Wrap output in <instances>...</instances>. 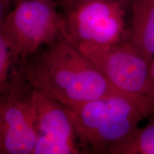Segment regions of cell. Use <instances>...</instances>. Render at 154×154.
<instances>
[{
    "label": "cell",
    "mask_w": 154,
    "mask_h": 154,
    "mask_svg": "<svg viewBox=\"0 0 154 154\" xmlns=\"http://www.w3.org/2000/svg\"><path fill=\"white\" fill-rule=\"evenodd\" d=\"M0 149H1V128H0Z\"/></svg>",
    "instance_id": "obj_15"
},
{
    "label": "cell",
    "mask_w": 154,
    "mask_h": 154,
    "mask_svg": "<svg viewBox=\"0 0 154 154\" xmlns=\"http://www.w3.org/2000/svg\"><path fill=\"white\" fill-rule=\"evenodd\" d=\"M129 39L144 57L154 58V0H129Z\"/></svg>",
    "instance_id": "obj_8"
},
{
    "label": "cell",
    "mask_w": 154,
    "mask_h": 154,
    "mask_svg": "<svg viewBox=\"0 0 154 154\" xmlns=\"http://www.w3.org/2000/svg\"><path fill=\"white\" fill-rule=\"evenodd\" d=\"M76 47L98 67L117 90L149 99L151 91L150 61L130 39L107 47Z\"/></svg>",
    "instance_id": "obj_5"
},
{
    "label": "cell",
    "mask_w": 154,
    "mask_h": 154,
    "mask_svg": "<svg viewBox=\"0 0 154 154\" xmlns=\"http://www.w3.org/2000/svg\"><path fill=\"white\" fill-rule=\"evenodd\" d=\"M129 0H93L63 11L65 38L74 46L102 47L129 39Z\"/></svg>",
    "instance_id": "obj_4"
},
{
    "label": "cell",
    "mask_w": 154,
    "mask_h": 154,
    "mask_svg": "<svg viewBox=\"0 0 154 154\" xmlns=\"http://www.w3.org/2000/svg\"><path fill=\"white\" fill-rule=\"evenodd\" d=\"M33 96L36 141L32 154L82 153L68 109L57 100L34 88Z\"/></svg>",
    "instance_id": "obj_7"
},
{
    "label": "cell",
    "mask_w": 154,
    "mask_h": 154,
    "mask_svg": "<svg viewBox=\"0 0 154 154\" xmlns=\"http://www.w3.org/2000/svg\"><path fill=\"white\" fill-rule=\"evenodd\" d=\"M21 81L0 98V153L32 154L36 141L33 88L27 91Z\"/></svg>",
    "instance_id": "obj_6"
},
{
    "label": "cell",
    "mask_w": 154,
    "mask_h": 154,
    "mask_svg": "<svg viewBox=\"0 0 154 154\" xmlns=\"http://www.w3.org/2000/svg\"><path fill=\"white\" fill-rule=\"evenodd\" d=\"M0 29L22 63L65 37L64 15L58 11L55 0H21L9 11Z\"/></svg>",
    "instance_id": "obj_3"
},
{
    "label": "cell",
    "mask_w": 154,
    "mask_h": 154,
    "mask_svg": "<svg viewBox=\"0 0 154 154\" xmlns=\"http://www.w3.org/2000/svg\"><path fill=\"white\" fill-rule=\"evenodd\" d=\"M35 55L33 60L21 63L25 80L66 109L119 91L64 36Z\"/></svg>",
    "instance_id": "obj_1"
},
{
    "label": "cell",
    "mask_w": 154,
    "mask_h": 154,
    "mask_svg": "<svg viewBox=\"0 0 154 154\" xmlns=\"http://www.w3.org/2000/svg\"><path fill=\"white\" fill-rule=\"evenodd\" d=\"M149 124L137 128L126 139L113 146L108 154H154V116Z\"/></svg>",
    "instance_id": "obj_9"
},
{
    "label": "cell",
    "mask_w": 154,
    "mask_h": 154,
    "mask_svg": "<svg viewBox=\"0 0 154 154\" xmlns=\"http://www.w3.org/2000/svg\"><path fill=\"white\" fill-rule=\"evenodd\" d=\"M47 1H54V0H47Z\"/></svg>",
    "instance_id": "obj_16"
},
{
    "label": "cell",
    "mask_w": 154,
    "mask_h": 154,
    "mask_svg": "<svg viewBox=\"0 0 154 154\" xmlns=\"http://www.w3.org/2000/svg\"><path fill=\"white\" fill-rule=\"evenodd\" d=\"M11 1L12 2V3H14V4H16L17 2H18L21 1V0H11Z\"/></svg>",
    "instance_id": "obj_14"
},
{
    "label": "cell",
    "mask_w": 154,
    "mask_h": 154,
    "mask_svg": "<svg viewBox=\"0 0 154 154\" xmlns=\"http://www.w3.org/2000/svg\"><path fill=\"white\" fill-rule=\"evenodd\" d=\"M11 3L12 2L11 0H0V27L7 14L11 9Z\"/></svg>",
    "instance_id": "obj_12"
},
{
    "label": "cell",
    "mask_w": 154,
    "mask_h": 154,
    "mask_svg": "<svg viewBox=\"0 0 154 154\" xmlns=\"http://www.w3.org/2000/svg\"><path fill=\"white\" fill-rule=\"evenodd\" d=\"M89 1H93V0H57L56 2H57V6L60 7L63 11H66L79 4Z\"/></svg>",
    "instance_id": "obj_11"
},
{
    "label": "cell",
    "mask_w": 154,
    "mask_h": 154,
    "mask_svg": "<svg viewBox=\"0 0 154 154\" xmlns=\"http://www.w3.org/2000/svg\"><path fill=\"white\" fill-rule=\"evenodd\" d=\"M67 109L80 147L106 153L135 131L144 118L151 116L154 106L148 99L116 91Z\"/></svg>",
    "instance_id": "obj_2"
},
{
    "label": "cell",
    "mask_w": 154,
    "mask_h": 154,
    "mask_svg": "<svg viewBox=\"0 0 154 154\" xmlns=\"http://www.w3.org/2000/svg\"><path fill=\"white\" fill-rule=\"evenodd\" d=\"M149 77L151 83V91L149 95V99L154 106V58L150 63Z\"/></svg>",
    "instance_id": "obj_13"
},
{
    "label": "cell",
    "mask_w": 154,
    "mask_h": 154,
    "mask_svg": "<svg viewBox=\"0 0 154 154\" xmlns=\"http://www.w3.org/2000/svg\"><path fill=\"white\" fill-rule=\"evenodd\" d=\"M20 63L5 34L0 29V98L9 94L22 81L24 75L15 72L14 66Z\"/></svg>",
    "instance_id": "obj_10"
}]
</instances>
